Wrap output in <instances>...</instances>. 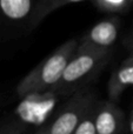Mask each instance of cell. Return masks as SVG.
Wrapping results in <instances>:
<instances>
[{
  "mask_svg": "<svg viewBox=\"0 0 133 134\" xmlns=\"http://www.w3.org/2000/svg\"><path fill=\"white\" fill-rule=\"evenodd\" d=\"M34 0H0V16L8 21H21L33 11Z\"/></svg>",
  "mask_w": 133,
  "mask_h": 134,
  "instance_id": "3",
  "label": "cell"
},
{
  "mask_svg": "<svg viewBox=\"0 0 133 134\" xmlns=\"http://www.w3.org/2000/svg\"><path fill=\"white\" fill-rule=\"evenodd\" d=\"M96 128L98 134H114L117 130V119L111 111L104 109L96 118Z\"/></svg>",
  "mask_w": 133,
  "mask_h": 134,
  "instance_id": "7",
  "label": "cell"
},
{
  "mask_svg": "<svg viewBox=\"0 0 133 134\" xmlns=\"http://www.w3.org/2000/svg\"><path fill=\"white\" fill-rule=\"evenodd\" d=\"M118 81L121 85L133 86V65L124 67L118 72Z\"/></svg>",
  "mask_w": 133,
  "mask_h": 134,
  "instance_id": "10",
  "label": "cell"
},
{
  "mask_svg": "<svg viewBox=\"0 0 133 134\" xmlns=\"http://www.w3.org/2000/svg\"><path fill=\"white\" fill-rule=\"evenodd\" d=\"M68 52L60 51L58 53H54L51 55L39 69V74L37 76V80H34V85L41 86H51L57 83L59 80L63 79V74L66 66L68 64Z\"/></svg>",
  "mask_w": 133,
  "mask_h": 134,
  "instance_id": "2",
  "label": "cell"
},
{
  "mask_svg": "<svg viewBox=\"0 0 133 134\" xmlns=\"http://www.w3.org/2000/svg\"><path fill=\"white\" fill-rule=\"evenodd\" d=\"M130 130H131V132L133 133V119H132V121H131V125H130Z\"/></svg>",
  "mask_w": 133,
  "mask_h": 134,
  "instance_id": "12",
  "label": "cell"
},
{
  "mask_svg": "<svg viewBox=\"0 0 133 134\" xmlns=\"http://www.w3.org/2000/svg\"><path fill=\"white\" fill-rule=\"evenodd\" d=\"M56 106V100L53 98L45 99H30L23 100L16 107V114L23 121L33 125H40L49 115Z\"/></svg>",
  "mask_w": 133,
  "mask_h": 134,
  "instance_id": "1",
  "label": "cell"
},
{
  "mask_svg": "<svg viewBox=\"0 0 133 134\" xmlns=\"http://www.w3.org/2000/svg\"><path fill=\"white\" fill-rule=\"evenodd\" d=\"M100 7L110 11H120L127 7L133 0H96Z\"/></svg>",
  "mask_w": 133,
  "mask_h": 134,
  "instance_id": "9",
  "label": "cell"
},
{
  "mask_svg": "<svg viewBox=\"0 0 133 134\" xmlns=\"http://www.w3.org/2000/svg\"><path fill=\"white\" fill-rule=\"evenodd\" d=\"M86 0H41L37 6V18H42L46 15L48 12L57 9L61 6H65L68 4H75V2H81Z\"/></svg>",
  "mask_w": 133,
  "mask_h": 134,
  "instance_id": "8",
  "label": "cell"
},
{
  "mask_svg": "<svg viewBox=\"0 0 133 134\" xmlns=\"http://www.w3.org/2000/svg\"><path fill=\"white\" fill-rule=\"evenodd\" d=\"M78 124H79V115L75 112H64L52 124L49 134H74Z\"/></svg>",
  "mask_w": 133,
  "mask_h": 134,
  "instance_id": "6",
  "label": "cell"
},
{
  "mask_svg": "<svg viewBox=\"0 0 133 134\" xmlns=\"http://www.w3.org/2000/svg\"><path fill=\"white\" fill-rule=\"evenodd\" d=\"M74 134H98L97 133L96 124L92 120L86 119V120L78 124L77 128L74 131Z\"/></svg>",
  "mask_w": 133,
  "mask_h": 134,
  "instance_id": "11",
  "label": "cell"
},
{
  "mask_svg": "<svg viewBox=\"0 0 133 134\" xmlns=\"http://www.w3.org/2000/svg\"><path fill=\"white\" fill-rule=\"evenodd\" d=\"M94 64H96V58L92 54H80L68 61L61 80L65 82H74L88 73L93 68Z\"/></svg>",
  "mask_w": 133,
  "mask_h": 134,
  "instance_id": "4",
  "label": "cell"
},
{
  "mask_svg": "<svg viewBox=\"0 0 133 134\" xmlns=\"http://www.w3.org/2000/svg\"><path fill=\"white\" fill-rule=\"evenodd\" d=\"M90 40L99 46H110L117 40L118 28L114 21L104 20L94 25L90 31Z\"/></svg>",
  "mask_w": 133,
  "mask_h": 134,
  "instance_id": "5",
  "label": "cell"
}]
</instances>
